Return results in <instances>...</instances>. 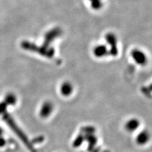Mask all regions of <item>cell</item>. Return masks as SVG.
I'll list each match as a JSON object with an SVG mask.
<instances>
[{
    "label": "cell",
    "instance_id": "12",
    "mask_svg": "<svg viewBox=\"0 0 152 152\" xmlns=\"http://www.w3.org/2000/svg\"><path fill=\"white\" fill-rule=\"evenodd\" d=\"M89 1H96V0H89Z\"/></svg>",
    "mask_w": 152,
    "mask_h": 152
},
{
    "label": "cell",
    "instance_id": "6",
    "mask_svg": "<svg viewBox=\"0 0 152 152\" xmlns=\"http://www.w3.org/2000/svg\"><path fill=\"white\" fill-rule=\"evenodd\" d=\"M108 53L107 47L104 45H99L95 46L93 49V54L97 58H102Z\"/></svg>",
    "mask_w": 152,
    "mask_h": 152
},
{
    "label": "cell",
    "instance_id": "1",
    "mask_svg": "<svg viewBox=\"0 0 152 152\" xmlns=\"http://www.w3.org/2000/svg\"><path fill=\"white\" fill-rule=\"evenodd\" d=\"M105 39L107 43L110 45V50H108V53L113 56H116L118 54L117 37L113 33L110 32L105 36Z\"/></svg>",
    "mask_w": 152,
    "mask_h": 152
},
{
    "label": "cell",
    "instance_id": "4",
    "mask_svg": "<svg viewBox=\"0 0 152 152\" xmlns=\"http://www.w3.org/2000/svg\"><path fill=\"white\" fill-rule=\"evenodd\" d=\"M150 133L147 130H142L137 133L135 137V142L139 146H144L149 142L150 140Z\"/></svg>",
    "mask_w": 152,
    "mask_h": 152
},
{
    "label": "cell",
    "instance_id": "9",
    "mask_svg": "<svg viewBox=\"0 0 152 152\" xmlns=\"http://www.w3.org/2000/svg\"><path fill=\"white\" fill-rule=\"evenodd\" d=\"M4 102L8 105H14L17 102V98L15 95H14L13 93H9L6 96Z\"/></svg>",
    "mask_w": 152,
    "mask_h": 152
},
{
    "label": "cell",
    "instance_id": "3",
    "mask_svg": "<svg viewBox=\"0 0 152 152\" xmlns=\"http://www.w3.org/2000/svg\"><path fill=\"white\" fill-rule=\"evenodd\" d=\"M141 122L138 118L132 117L128 119L124 124V129L126 132L129 133H132L136 132L140 128Z\"/></svg>",
    "mask_w": 152,
    "mask_h": 152
},
{
    "label": "cell",
    "instance_id": "11",
    "mask_svg": "<svg viewBox=\"0 0 152 152\" xmlns=\"http://www.w3.org/2000/svg\"><path fill=\"white\" fill-rule=\"evenodd\" d=\"M3 129H1V127H0V137L3 136Z\"/></svg>",
    "mask_w": 152,
    "mask_h": 152
},
{
    "label": "cell",
    "instance_id": "5",
    "mask_svg": "<svg viewBox=\"0 0 152 152\" xmlns=\"http://www.w3.org/2000/svg\"><path fill=\"white\" fill-rule=\"evenodd\" d=\"M131 56L135 62L139 65H144L146 62V56L143 51L134 49L131 51Z\"/></svg>",
    "mask_w": 152,
    "mask_h": 152
},
{
    "label": "cell",
    "instance_id": "10",
    "mask_svg": "<svg viewBox=\"0 0 152 152\" xmlns=\"http://www.w3.org/2000/svg\"><path fill=\"white\" fill-rule=\"evenodd\" d=\"M91 8L94 10H99L102 6H103V3L102 0H96V1H93L91 2Z\"/></svg>",
    "mask_w": 152,
    "mask_h": 152
},
{
    "label": "cell",
    "instance_id": "7",
    "mask_svg": "<svg viewBox=\"0 0 152 152\" xmlns=\"http://www.w3.org/2000/svg\"><path fill=\"white\" fill-rule=\"evenodd\" d=\"M60 34V30L58 29V28H55V29L51 30L49 32H48L47 34L45 36V42L43 46L47 48V46H48L50 42L53 41L55 38L59 36Z\"/></svg>",
    "mask_w": 152,
    "mask_h": 152
},
{
    "label": "cell",
    "instance_id": "8",
    "mask_svg": "<svg viewBox=\"0 0 152 152\" xmlns=\"http://www.w3.org/2000/svg\"><path fill=\"white\" fill-rule=\"evenodd\" d=\"M73 86L69 82H65L60 87V93L64 96H69L72 93Z\"/></svg>",
    "mask_w": 152,
    "mask_h": 152
},
{
    "label": "cell",
    "instance_id": "2",
    "mask_svg": "<svg viewBox=\"0 0 152 152\" xmlns=\"http://www.w3.org/2000/svg\"><path fill=\"white\" fill-rule=\"evenodd\" d=\"M54 110V104L53 103L47 101L44 102L41 104V106L39 108V115L41 118H48L50 117L52 113H53Z\"/></svg>",
    "mask_w": 152,
    "mask_h": 152
}]
</instances>
